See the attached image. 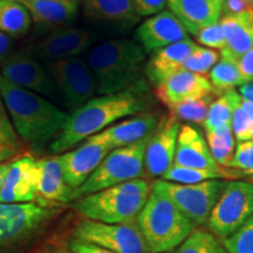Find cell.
I'll list each match as a JSON object with an SVG mask.
<instances>
[{
	"instance_id": "obj_1",
	"label": "cell",
	"mask_w": 253,
	"mask_h": 253,
	"mask_svg": "<svg viewBox=\"0 0 253 253\" xmlns=\"http://www.w3.org/2000/svg\"><path fill=\"white\" fill-rule=\"evenodd\" d=\"M151 104L148 84L93 97L81 108L69 113L62 131L48 147V153L53 156L66 153L119 120L149 112Z\"/></svg>"
},
{
	"instance_id": "obj_2",
	"label": "cell",
	"mask_w": 253,
	"mask_h": 253,
	"mask_svg": "<svg viewBox=\"0 0 253 253\" xmlns=\"http://www.w3.org/2000/svg\"><path fill=\"white\" fill-rule=\"evenodd\" d=\"M0 94L19 138L34 155H42L62 131L69 113L41 95L15 86L1 75Z\"/></svg>"
},
{
	"instance_id": "obj_3",
	"label": "cell",
	"mask_w": 253,
	"mask_h": 253,
	"mask_svg": "<svg viewBox=\"0 0 253 253\" xmlns=\"http://www.w3.org/2000/svg\"><path fill=\"white\" fill-rule=\"evenodd\" d=\"M147 53L135 40L113 39L102 41L87 52L86 61L96 80V93L116 94L131 88L147 86Z\"/></svg>"
},
{
	"instance_id": "obj_4",
	"label": "cell",
	"mask_w": 253,
	"mask_h": 253,
	"mask_svg": "<svg viewBox=\"0 0 253 253\" xmlns=\"http://www.w3.org/2000/svg\"><path fill=\"white\" fill-rule=\"evenodd\" d=\"M151 192L150 183L136 178L75 199L73 208L84 219L108 224L137 220Z\"/></svg>"
},
{
	"instance_id": "obj_5",
	"label": "cell",
	"mask_w": 253,
	"mask_h": 253,
	"mask_svg": "<svg viewBox=\"0 0 253 253\" xmlns=\"http://www.w3.org/2000/svg\"><path fill=\"white\" fill-rule=\"evenodd\" d=\"M137 224L151 253H167L182 244L196 225L170 199L151 189Z\"/></svg>"
},
{
	"instance_id": "obj_6",
	"label": "cell",
	"mask_w": 253,
	"mask_h": 253,
	"mask_svg": "<svg viewBox=\"0 0 253 253\" xmlns=\"http://www.w3.org/2000/svg\"><path fill=\"white\" fill-rule=\"evenodd\" d=\"M59 213L53 205L0 203V253H19Z\"/></svg>"
},
{
	"instance_id": "obj_7",
	"label": "cell",
	"mask_w": 253,
	"mask_h": 253,
	"mask_svg": "<svg viewBox=\"0 0 253 253\" xmlns=\"http://www.w3.org/2000/svg\"><path fill=\"white\" fill-rule=\"evenodd\" d=\"M150 136L134 144L113 149L80 188L72 192V201L110 186L141 178L144 172V154Z\"/></svg>"
},
{
	"instance_id": "obj_8",
	"label": "cell",
	"mask_w": 253,
	"mask_h": 253,
	"mask_svg": "<svg viewBox=\"0 0 253 253\" xmlns=\"http://www.w3.org/2000/svg\"><path fill=\"white\" fill-rule=\"evenodd\" d=\"M226 183L221 179H210L196 184H179L157 179L151 189L170 199L195 225H202L208 221Z\"/></svg>"
},
{
	"instance_id": "obj_9",
	"label": "cell",
	"mask_w": 253,
	"mask_h": 253,
	"mask_svg": "<svg viewBox=\"0 0 253 253\" xmlns=\"http://www.w3.org/2000/svg\"><path fill=\"white\" fill-rule=\"evenodd\" d=\"M252 216L253 182L230 181L207 223L211 233L224 239L238 231Z\"/></svg>"
},
{
	"instance_id": "obj_10",
	"label": "cell",
	"mask_w": 253,
	"mask_h": 253,
	"mask_svg": "<svg viewBox=\"0 0 253 253\" xmlns=\"http://www.w3.org/2000/svg\"><path fill=\"white\" fill-rule=\"evenodd\" d=\"M43 63L54 80L60 100L71 113L84 106L96 94V80L86 59L77 56Z\"/></svg>"
},
{
	"instance_id": "obj_11",
	"label": "cell",
	"mask_w": 253,
	"mask_h": 253,
	"mask_svg": "<svg viewBox=\"0 0 253 253\" xmlns=\"http://www.w3.org/2000/svg\"><path fill=\"white\" fill-rule=\"evenodd\" d=\"M73 238L101 246L114 253H150L137 220L125 224H108L84 219L75 226Z\"/></svg>"
},
{
	"instance_id": "obj_12",
	"label": "cell",
	"mask_w": 253,
	"mask_h": 253,
	"mask_svg": "<svg viewBox=\"0 0 253 253\" xmlns=\"http://www.w3.org/2000/svg\"><path fill=\"white\" fill-rule=\"evenodd\" d=\"M0 75L15 86L46 99L60 100L54 80L47 71L45 63L27 49L12 52L2 63Z\"/></svg>"
},
{
	"instance_id": "obj_13",
	"label": "cell",
	"mask_w": 253,
	"mask_h": 253,
	"mask_svg": "<svg viewBox=\"0 0 253 253\" xmlns=\"http://www.w3.org/2000/svg\"><path fill=\"white\" fill-rule=\"evenodd\" d=\"M94 33L86 28L62 26L54 28L28 47L27 50L42 62L77 58L91 48Z\"/></svg>"
},
{
	"instance_id": "obj_14",
	"label": "cell",
	"mask_w": 253,
	"mask_h": 253,
	"mask_svg": "<svg viewBox=\"0 0 253 253\" xmlns=\"http://www.w3.org/2000/svg\"><path fill=\"white\" fill-rule=\"evenodd\" d=\"M110 151L112 148L94 135L75 149L59 155L65 181L69 188L73 191L80 188Z\"/></svg>"
},
{
	"instance_id": "obj_15",
	"label": "cell",
	"mask_w": 253,
	"mask_h": 253,
	"mask_svg": "<svg viewBox=\"0 0 253 253\" xmlns=\"http://www.w3.org/2000/svg\"><path fill=\"white\" fill-rule=\"evenodd\" d=\"M181 123L171 114L162 115L156 130L150 136L144 154V169L148 175L162 177L175 161Z\"/></svg>"
},
{
	"instance_id": "obj_16",
	"label": "cell",
	"mask_w": 253,
	"mask_h": 253,
	"mask_svg": "<svg viewBox=\"0 0 253 253\" xmlns=\"http://www.w3.org/2000/svg\"><path fill=\"white\" fill-rule=\"evenodd\" d=\"M155 94L169 109L177 104L191 102L216 93L207 77L181 69L157 84Z\"/></svg>"
},
{
	"instance_id": "obj_17",
	"label": "cell",
	"mask_w": 253,
	"mask_h": 253,
	"mask_svg": "<svg viewBox=\"0 0 253 253\" xmlns=\"http://www.w3.org/2000/svg\"><path fill=\"white\" fill-rule=\"evenodd\" d=\"M136 39L143 47L145 53L151 54L172 43L188 40L190 37L179 19L169 9H164L160 13L151 15L138 26Z\"/></svg>"
},
{
	"instance_id": "obj_18",
	"label": "cell",
	"mask_w": 253,
	"mask_h": 253,
	"mask_svg": "<svg viewBox=\"0 0 253 253\" xmlns=\"http://www.w3.org/2000/svg\"><path fill=\"white\" fill-rule=\"evenodd\" d=\"M39 168L32 155H24L12 161L8 175L1 191L0 203H36L38 196Z\"/></svg>"
},
{
	"instance_id": "obj_19",
	"label": "cell",
	"mask_w": 253,
	"mask_h": 253,
	"mask_svg": "<svg viewBox=\"0 0 253 253\" xmlns=\"http://www.w3.org/2000/svg\"><path fill=\"white\" fill-rule=\"evenodd\" d=\"M161 119L162 114L158 112L141 113L131 119L110 126L96 135L106 142L112 150L126 147L153 135Z\"/></svg>"
},
{
	"instance_id": "obj_20",
	"label": "cell",
	"mask_w": 253,
	"mask_h": 253,
	"mask_svg": "<svg viewBox=\"0 0 253 253\" xmlns=\"http://www.w3.org/2000/svg\"><path fill=\"white\" fill-rule=\"evenodd\" d=\"M224 0H167L169 11L196 36L203 28L219 23Z\"/></svg>"
},
{
	"instance_id": "obj_21",
	"label": "cell",
	"mask_w": 253,
	"mask_h": 253,
	"mask_svg": "<svg viewBox=\"0 0 253 253\" xmlns=\"http://www.w3.org/2000/svg\"><path fill=\"white\" fill-rule=\"evenodd\" d=\"M173 164L185 168H197V169L223 168L214 161L211 155L203 132L197 126L191 125L181 126Z\"/></svg>"
},
{
	"instance_id": "obj_22",
	"label": "cell",
	"mask_w": 253,
	"mask_h": 253,
	"mask_svg": "<svg viewBox=\"0 0 253 253\" xmlns=\"http://www.w3.org/2000/svg\"><path fill=\"white\" fill-rule=\"evenodd\" d=\"M219 24L226 41L225 47L220 50V58L237 63L253 47V8L221 17Z\"/></svg>"
},
{
	"instance_id": "obj_23",
	"label": "cell",
	"mask_w": 253,
	"mask_h": 253,
	"mask_svg": "<svg viewBox=\"0 0 253 253\" xmlns=\"http://www.w3.org/2000/svg\"><path fill=\"white\" fill-rule=\"evenodd\" d=\"M197 46L195 41L188 39L151 53L149 61L145 65V75L150 84L156 87L168 77L183 69L184 62Z\"/></svg>"
},
{
	"instance_id": "obj_24",
	"label": "cell",
	"mask_w": 253,
	"mask_h": 253,
	"mask_svg": "<svg viewBox=\"0 0 253 253\" xmlns=\"http://www.w3.org/2000/svg\"><path fill=\"white\" fill-rule=\"evenodd\" d=\"M37 163L39 168V179H38L39 203L52 205V203L72 202L73 190L65 181L59 155L40 158L37 160Z\"/></svg>"
},
{
	"instance_id": "obj_25",
	"label": "cell",
	"mask_w": 253,
	"mask_h": 253,
	"mask_svg": "<svg viewBox=\"0 0 253 253\" xmlns=\"http://www.w3.org/2000/svg\"><path fill=\"white\" fill-rule=\"evenodd\" d=\"M30 12L32 20L40 26L54 28L67 26L77 18L81 0H17Z\"/></svg>"
},
{
	"instance_id": "obj_26",
	"label": "cell",
	"mask_w": 253,
	"mask_h": 253,
	"mask_svg": "<svg viewBox=\"0 0 253 253\" xmlns=\"http://www.w3.org/2000/svg\"><path fill=\"white\" fill-rule=\"evenodd\" d=\"M81 4L84 17L89 20L128 26L140 21L132 0H81Z\"/></svg>"
},
{
	"instance_id": "obj_27",
	"label": "cell",
	"mask_w": 253,
	"mask_h": 253,
	"mask_svg": "<svg viewBox=\"0 0 253 253\" xmlns=\"http://www.w3.org/2000/svg\"><path fill=\"white\" fill-rule=\"evenodd\" d=\"M230 169L231 168L224 167L220 169H197V168H185L172 164L171 168L162 176V178L164 181L179 183V184H196L210 179L250 177L239 170L235 169V171H232Z\"/></svg>"
},
{
	"instance_id": "obj_28",
	"label": "cell",
	"mask_w": 253,
	"mask_h": 253,
	"mask_svg": "<svg viewBox=\"0 0 253 253\" xmlns=\"http://www.w3.org/2000/svg\"><path fill=\"white\" fill-rule=\"evenodd\" d=\"M32 17L17 0H0V32L11 39L25 37L32 27Z\"/></svg>"
},
{
	"instance_id": "obj_29",
	"label": "cell",
	"mask_w": 253,
	"mask_h": 253,
	"mask_svg": "<svg viewBox=\"0 0 253 253\" xmlns=\"http://www.w3.org/2000/svg\"><path fill=\"white\" fill-rule=\"evenodd\" d=\"M211 155L220 167L230 168L235 157L236 142L231 126H221L212 130H205Z\"/></svg>"
},
{
	"instance_id": "obj_30",
	"label": "cell",
	"mask_w": 253,
	"mask_h": 253,
	"mask_svg": "<svg viewBox=\"0 0 253 253\" xmlns=\"http://www.w3.org/2000/svg\"><path fill=\"white\" fill-rule=\"evenodd\" d=\"M240 103H242V97L235 89L220 94L210 104L207 121L203 126L205 130H212L221 126H231L233 113Z\"/></svg>"
},
{
	"instance_id": "obj_31",
	"label": "cell",
	"mask_w": 253,
	"mask_h": 253,
	"mask_svg": "<svg viewBox=\"0 0 253 253\" xmlns=\"http://www.w3.org/2000/svg\"><path fill=\"white\" fill-rule=\"evenodd\" d=\"M209 80L212 84L214 93L220 95L227 90L235 89L236 87L245 84L243 79L238 65L230 60L220 58L216 65L213 66L209 73Z\"/></svg>"
},
{
	"instance_id": "obj_32",
	"label": "cell",
	"mask_w": 253,
	"mask_h": 253,
	"mask_svg": "<svg viewBox=\"0 0 253 253\" xmlns=\"http://www.w3.org/2000/svg\"><path fill=\"white\" fill-rule=\"evenodd\" d=\"M217 95H209L203 99L191 101V102H185L177 104V106L169 108V113L178 120V121H186L196 126H204L207 121L209 108L212 103V100Z\"/></svg>"
},
{
	"instance_id": "obj_33",
	"label": "cell",
	"mask_w": 253,
	"mask_h": 253,
	"mask_svg": "<svg viewBox=\"0 0 253 253\" xmlns=\"http://www.w3.org/2000/svg\"><path fill=\"white\" fill-rule=\"evenodd\" d=\"M176 253H227V251L210 231L195 230L179 245Z\"/></svg>"
},
{
	"instance_id": "obj_34",
	"label": "cell",
	"mask_w": 253,
	"mask_h": 253,
	"mask_svg": "<svg viewBox=\"0 0 253 253\" xmlns=\"http://www.w3.org/2000/svg\"><path fill=\"white\" fill-rule=\"evenodd\" d=\"M219 59V53L216 49L197 46L183 65V69L196 73L199 75H207Z\"/></svg>"
},
{
	"instance_id": "obj_35",
	"label": "cell",
	"mask_w": 253,
	"mask_h": 253,
	"mask_svg": "<svg viewBox=\"0 0 253 253\" xmlns=\"http://www.w3.org/2000/svg\"><path fill=\"white\" fill-rule=\"evenodd\" d=\"M227 253H253V216L238 231L221 239Z\"/></svg>"
},
{
	"instance_id": "obj_36",
	"label": "cell",
	"mask_w": 253,
	"mask_h": 253,
	"mask_svg": "<svg viewBox=\"0 0 253 253\" xmlns=\"http://www.w3.org/2000/svg\"><path fill=\"white\" fill-rule=\"evenodd\" d=\"M0 145L18 151H20L24 147V143L14 130L1 94H0Z\"/></svg>"
},
{
	"instance_id": "obj_37",
	"label": "cell",
	"mask_w": 253,
	"mask_h": 253,
	"mask_svg": "<svg viewBox=\"0 0 253 253\" xmlns=\"http://www.w3.org/2000/svg\"><path fill=\"white\" fill-rule=\"evenodd\" d=\"M230 168L244 172L253 179V140L237 143Z\"/></svg>"
},
{
	"instance_id": "obj_38",
	"label": "cell",
	"mask_w": 253,
	"mask_h": 253,
	"mask_svg": "<svg viewBox=\"0 0 253 253\" xmlns=\"http://www.w3.org/2000/svg\"><path fill=\"white\" fill-rule=\"evenodd\" d=\"M231 128L237 142H245L253 140V123L250 121L244 110L242 108V103L237 107L233 113Z\"/></svg>"
},
{
	"instance_id": "obj_39",
	"label": "cell",
	"mask_w": 253,
	"mask_h": 253,
	"mask_svg": "<svg viewBox=\"0 0 253 253\" xmlns=\"http://www.w3.org/2000/svg\"><path fill=\"white\" fill-rule=\"evenodd\" d=\"M198 43L211 49H223L226 45L225 37L219 23L203 28L195 36Z\"/></svg>"
},
{
	"instance_id": "obj_40",
	"label": "cell",
	"mask_w": 253,
	"mask_h": 253,
	"mask_svg": "<svg viewBox=\"0 0 253 253\" xmlns=\"http://www.w3.org/2000/svg\"><path fill=\"white\" fill-rule=\"evenodd\" d=\"M138 17H151L164 11L167 0H132Z\"/></svg>"
},
{
	"instance_id": "obj_41",
	"label": "cell",
	"mask_w": 253,
	"mask_h": 253,
	"mask_svg": "<svg viewBox=\"0 0 253 253\" xmlns=\"http://www.w3.org/2000/svg\"><path fill=\"white\" fill-rule=\"evenodd\" d=\"M69 253H114L101 246L73 238L69 243Z\"/></svg>"
},
{
	"instance_id": "obj_42",
	"label": "cell",
	"mask_w": 253,
	"mask_h": 253,
	"mask_svg": "<svg viewBox=\"0 0 253 253\" xmlns=\"http://www.w3.org/2000/svg\"><path fill=\"white\" fill-rule=\"evenodd\" d=\"M250 8L253 7L246 0H224L221 15L223 17H230V15H236L248 11Z\"/></svg>"
},
{
	"instance_id": "obj_43",
	"label": "cell",
	"mask_w": 253,
	"mask_h": 253,
	"mask_svg": "<svg viewBox=\"0 0 253 253\" xmlns=\"http://www.w3.org/2000/svg\"><path fill=\"white\" fill-rule=\"evenodd\" d=\"M238 68L245 82L253 80V47L245 53L237 62Z\"/></svg>"
},
{
	"instance_id": "obj_44",
	"label": "cell",
	"mask_w": 253,
	"mask_h": 253,
	"mask_svg": "<svg viewBox=\"0 0 253 253\" xmlns=\"http://www.w3.org/2000/svg\"><path fill=\"white\" fill-rule=\"evenodd\" d=\"M12 46H13V43H12L11 38L0 32V68H1L5 60L7 59V56L11 54Z\"/></svg>"
},
{
	"instance_id": "obj_45",
	"label": "cell",
	"mask_w": 253,
	"mask_h": 253,
	"mask_svg": "<svg viewBox=\"0 0 253 253\" xmlns=\"http://www.w3.org/2000/svg\"><path fill=\"white\" fill-rule=\"evenodd\" d=\"M238 93L243 100L250 101L253 103V80L245 82L242 86H239Z\"/></svg>"
},
{
	"instance_id": "obj_46",
	"label": "cell",
	"mask_w": 253,
	"mask_h": 253,
	"mask_svg": "<svg viewBox=\"0 0 253 253\" xmlns=\"http://www.w3.org/2000/svg\"><path fill=\"white\" fill-rule=\"evenodd\" d=\"M19 153H20V151L0 145V163L11 161L12 158H14L17 155H19Z\"/></svg>"
},
{
	"instance_id": "obj_47",
	"label": "cell",
	"mask_w": 253,
	"mask_h": 253,
	"mask_svg": "<svg viewBox=\"0 0 253 253\" xmlns=\"http://www.w3.org/2000/svg\"><path fill=\"white\" fill-rule=\"evenodd\" d=\"M12 161H7V162L0 163V191L4 188L6 177L8 175L9 168H11Z\"/></svg>"
},
{
	"instance_id": "obj_48",
	"label": "cell",
	"mask_w": 253,
	"mask_h": 253,
	"mask_svg": "<svg viewBox=\"0 0 253 253\" xmlns=\"http://www.w3.org/2000/svg\"><path fill=\"white\" fill-rule=\"evenodd\" d=\"M242 108L245 112L246 115H248L250 121L253 123V103L250 102V101L242 99Z\"/></svg>"
},
{
	"instance_id": "obj_49",
	"label": "cell",
	"mask_w": 253,
	"mask_h": 253,
	"mask_svg": "<svg viewBox=\"0 0 253 253\" xmlns=\"http://www.w3.org/2000/svg\"><path fill=\"white\" fill-rule=\"evenodd\" d=\"M246 1H248V2H249V4H250V5H251V6H252V7H253V0H246Z\"/></svg>"
},
{
	"instance_id": "obj_50",
	"label": "cell",
	"mask_w": 253,
	"mask_h": 253,
	"mask_svg": "<svg viewBox=\"0 0 253 253\" xmlns=\"http://www.w3.org/2000/svg\"><path fill=\"white\" fill-rule=\"evenodd\" d=\"M150 253H151V252H150Z\"/></svg>"
}]
</instances>
